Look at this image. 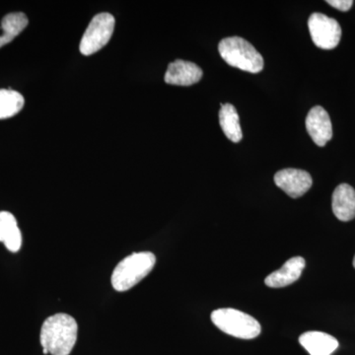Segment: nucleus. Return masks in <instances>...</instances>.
Instances as JSON below:
<instances>
[{"mask_svg":"<svg viewBox=\"0 0 355 355\" xmlns=\"http://www.w3.org/2000/svg\"><path fill=\"white\" fill-rule=\"evenodd\" d=\"M78 326L73 317L58 313L44 320L41 329L44 354L69 355L77 340Z\"/></svg>","mask_w":355,"mask_h":355,"instance_id":"nucleus-1","label":"nucleus"},{"mask_svg":"<svg viewBox=\"0 0 355 355\" xmlns=\"http://www.w3.org/2000/svg\"><path fill=\"white\" fill-rule=\"evenodd\" d=\"M156 257L150 252L130 254L116 265L112 275V286L116 291H130L153 270Z\"/></svg>","mask_w":355,"mask_h":355,"instance_id":"nucleus-2","label":"nucleus"},{"mask_svg":"<svg viewBox=\"0 0 355 355\" xmlns=\"http://www.w3.org/2000/svg\"><path fill=\"white\" fill-rule=\"evenodd\" d=\"M221 58L231 67L250 73H259L263 69V58L253 44L240 37L222 40L218 46Z\"/></svg>","mask_w":355,"mask_h":355,"instance_id":"nucleus-3","label":"nucleus"},{"mask_svg":"<svg viewBox=\"0 0 355 355\" xmlns=\"http://www.w3.org/2000/svg\"><path fill=\"white\" fill-rule=\"evenodd\" d=\"M211 321L223 333L243 340L257 338L261 331V324L254 318L231 308L214 311Z\"/></svg>","mask_w":355,"mask_h":355,"instance_id":"nucleus-4","label":"nucleus"},{"mask_svg":"<svg viewBox=\"0 0 355 355\" xmlns=\"http://www.w3.org/2000/svg\"><path fill=\"white\" fill-rule=\"evenodd\" d=\"M114 29V18L112 14L104 12L96 15L81 39V53L91 55L101 50L111 40Z\"/></svg>","mask_w":355,"mask_h":355,"instance_id":"nucleus-5","label":"nucleus"},{"mask_svg":"<svg viewBox=\"0 0 355 355\" xmlns=\"http://www.w3.org/2000/svg\"><path fill=\"white\" fill-rule=\"evenodd\" d=\"M311 38L318 48L333 50L342 39V28L338 21L322 13H313L308 20Z\"/></svg>","mask_w":355,"mask_h":355,"instance_id":"nucleus-6","label":"nucleus"},{"mask_svg":"<svg viewBox=\"0 0 355 355\" xmlns=\"http://www.w3.org/2000/svg\"><path fill=\"white\" fill-rule=\"evenodd\" d=\"M275 183L289 197L297 198L310 190L313 180L309 173L304 170L289 168L280 170L275 175Z\"/></svg>","mask_w":355,"mask_h":355,"instance_id":"nucleus-7","label":"nucleus"},{"mask_svg":"<svg viewBox=\"0 0 355 355\" xmlns=\"http://www.w3.org/2000/svg\"><path fill=\"white\" fill-rule=\"evenodd\" d=\"M306 128L318 146L323 147L333 137V125L328 112L321 106L310 110L306 118Z\"/></svg>","mask_w":355,"mask_h":355,"instance_id":"nucleus-8","label":"nucleus"},{"mask_svg":"<svg viewBox=\"0 0 355 355\" xmlns=\"http://www.w3.org/2000/svg\"><path fill=\"white\" fill-rule=\"evenodd\" d=\"M203 72L198 65L191 62L177 60L168 65L165 83L170 85L191 86L202 78Z\"/></svg>","mask_w":355,"mask_h":355,"instance_id":"nucleus-9","label":"nucleus"},{"mask_svg":"<svg viewBox=\"0 0 355 355\" xmlns=\"http://www.w3.org/2000/svg\"><path fill=\"white\" fill-rule=\"evenodd\" d=\"M304 268V259L302 257H294L287 261L279 270L266 277V286L272 288H282V287L291 286L301 277Z\"/></svg>","mask_w":355,"mask_h":355,"instance_id":"nucleus-10","label":"nucleus"},{"mask_svg":"<svg viewBox=\"0 0 355 355\" xmlns=\"http://www.w3.org/2000/svg\"><path fill=\"white\" fill-rule=\"evenodd\" d=\"M334 214L340 221L355 218V190L347 184L336 187L331 198Z\"/></svg>","mask_w":355,"mask_h":355,"instance_id":"nucleus-11","label":"nucleus"},{"mask_svg":"<svg viewBox=\"0 0 355 355\" xmlns=\"http://www.w3.org/2000/svg\"><path fill=\"white\" fill-rule=\"evenodd\" d=\"M299 343L310 355H331L338 347V340L323 331H307L300 336Z\"/></svg>","mask_w":355,"mask_h":355,"instance_id":"nucleus-12","label":"nucleus"},{"mask_svg":"<svg viewBox=\"0 0 355 355\" xmlns=\"http://www.w3.org/2000/svg\"><path fill=\"white\" fill-rule=\"evenodd\" d=\"M0 242L8 251L16 253L22 246V234L12 214L0 211Z\"/></svg>","mask_w":355,"mask_h":355,"instance_id":"nucleus-13","label":"nucleus"},{"mask_svg":"<svg viewBox=\"0 0 355 355\" xmlns=\"http://www.w3.org/2000/svg\"><path fill=\"white\" fill-rule=\"evenodd\" d=\"M219 123L228 139L235 144L241 141L243 133L241 125H240L239 114L233 105H221L220 112H219Z\"/></svg>","mask_w":355,"mask_h":355,"instance_id":"nucleus-14","label":"nucleus"},{"mask_svg":"<svg viewBox=\"0 0 355 355\" xmlns=\"http://www.w3.org/2000/svg\"><path fill=\"white\" fill-rule=\"evenodd\" d=\"M29 20L22 12L7 14L1 21L3 34L0 36V48L12 42L21 32L24 31Z\"/></svg>","mask_w":355,"mask_h":355,"instance_id":"nucleus-15","label":"nucleus"},{"mask_svg":"<svg viewBox=\"0 0 355 355\" xmlns=\"http://www.w3.org/2000/svg\"><path fill=\"white\" fill-rule=\"evenodd\" d=\"M24 97L17 91L0 89V120L11 118L24 107Z\"/></svg>","mask_w":355,"mask_h":355,"instance_id":"nucleus-16","label":"nucleus"},{"mask_svg":"<svg viewBox=\"0 0 355 355\" xmlns=\"http://www.w3.org/2000/svg\"><path fill=\"white\" fill-rule=\"evenodd\" d=\"M327 3L330 4L331 6L335 7L338 10L347 12L352 7L354 1L352 0H328Z\"/></svg>","mask_w":355,"mask_h":355,"instance_id":"nucleus-17","label":"nucleus"},{"mask_svg":"<svg viewBox=\"0 0 355 355\" xmlns=\"http://www.w3.org/2000/svg\"><path fill=\"white\" fill-rule=\"evenodd\" d=\"M354 268H355V256H354Z\"/></svg>","mask_w":355,"mask_h":355,"instance_id":"nucleus-18","label":"nucleus"}]
</instances>
